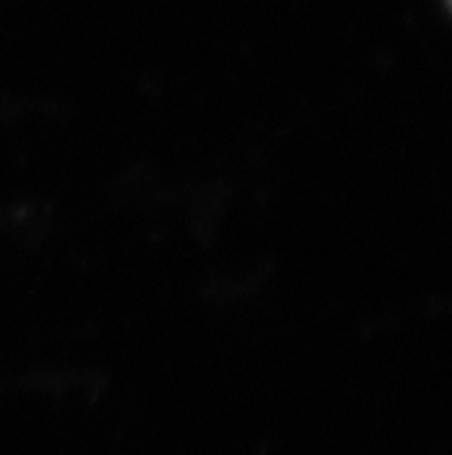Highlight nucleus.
<instances>
[{"mask_svg":"<svg viewBox=\"0 0 452 455\" xmlns=\"http://www.w3.org/2000/svg\"><path fill=\"white\" fill-rule=\"evenodd\" d=\"M449 4H452V0H449Z\"/></svg>","mask_w":452,"mask_h":455,"instance_id":"1","label":"nucleus"}]
</instances>
